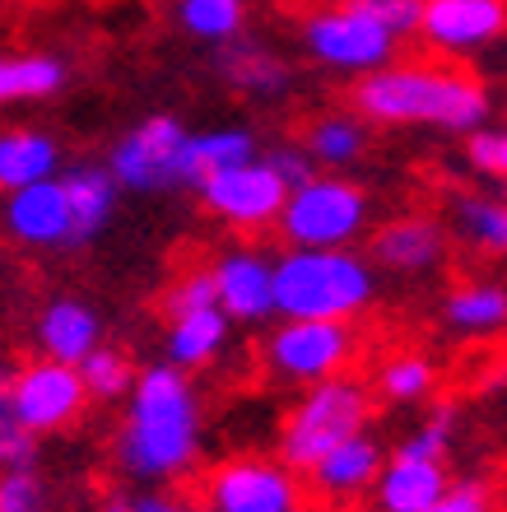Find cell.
<instances>
[{
  "label": "cell",
  "mask_w": 507,
  "mask_h": 512,
  "mask_svg": "<svg viewBox=\"0 0 507 512\" xmlns=\"http://www.w3.org/2000/svg\"><path fill=\"white\" fill-rule=\"evenodd\" d=\"M121 405L126 415L112 457L126 480H135L140 489H168L201 466L205 405L191 373L173 368L168 359L140 368L131 396Z\"/></svg>",
  "instance_id": "cell-1"
},
{
  "label": "cell",
  "mask_w": 507,
  "mask_h": 512,
  "mask_svg": "<svg viewBox=\"0 0 507 512\" xmlns=\"http://www.w3.org/2000/svg\"><path fill=\"white\" fill-rule=\"evenodd\" d=\"M489 89L456 66L391 61L354 80V112L377 126H424V131L470 135L489 122Z\"/></svg>",
  "instance_id": "cell-2"
},
{
  "label": "cell",
  "mask_w": 507,
  "mask_h": 512,
  "mask_svg": "<svg viewBox=\"0 0 507 512\" xmlns=\"http://www.w3.org/2000/svg\"><path fill=\"white\" fill-rule=\"evenodd\" d=\"M377 303V266L354 247H284L275 256V317L354 322Z\"/></svg>",
  "instance_id": "cell-3"
},
{
  "label": "cell",
  "mask_w": 507,
  "mask_h": 512,
  "mask_svg": "<svg viewBox=\"0 0 507 512\" xmlns=\"http://www.w3.org/2000/svg\"><path fill=\"white\" fill-rule=\"evenodd\" d=\"M373 429V387L359 382L354 373L312 382L294 396V405L280 419V438H275V457L307 475L331 447H340L354 433Z\"/></svg>",
  "instance_id": "cell-4"
},
{
  "label": "cell",
  "mask_w": 507,
  "mask_h": 512,
  "mask_svg": "<svg viewBox=\"0 0 507 512\" xmlns=\"http://www.w3.org/2000/svg\"><path fill=\"white\" fill-rule=\"evenodd\" d=\"M298 42H303V52L312 56L321 70L349 75V80H363V75L391 66V61H396V47H401V38L368 10L363 0H326V5H312V10L303 14V24H298Z\"/></svg>",
  "instance_id": "cell-5"
},
{
  "label": "cell",
  "mask_w": 507,
  "mask_h": 512,
  "mask_svg": "<svg viewBox=\"0 0 507 512\" xmlns=\"http://www.w3.org/2000/svg\"><path fill=\"white\" fill-rule=\"evenodd\" d=\"M107 173L131 196H168L201 182L191 159V131L173 112H154L131 131H121L107 149Z\"/></svg>",
  "instance_id": "cell-6"
},
{
  "label": "cell",
  "mask_w": 507,
  "mask_h": 512,
  "mask_svg": "<svg viewBox=\"0 0 507 512\" xmlns=\"http://www.w3.org/2000/svg\"><path fill=\"white\" fill-rule=\"evenodd\" d=\"M373 224V196L345 173H317L289 191L275 233L284 247H354Z\"/></svg>",
  "instance_id": "cell-7"
},
{
  "label": "cell",
  "mask_w": 507,
  "mask_h": 512,
  "mask_svg": "<svg viewBox=\"0 0 507 512\" xmlns=\"http://www.w3.org/2000/svg\"><path fill=\"white\" fill-rule=\"evenodd\" d=\"M201 512H307V480L275 452H233L214 461L196 489Z\"/></svg>",
  "instance_id": "cell-8"
},
{
  "label": "cell",
  "mask_w": 507,
  "mask_h": 512,
  "mask_svg": "<svg viewBox=\"0 0 507 512\" xmlns=\"http://www.w3.org/2000/svg\"><path fill=\"white\" fill-rule=\"evenodd\" d=\"M359 326L354 322H284L261 340V368L280 387H312V382L340 378L359 364Z\"/></svg>",
  "instance_id": "cell-9"
},
{
  "label": "cell",
  "mask_w": 507,
  "mask_h": 512,
  "mask_svg": "<svg viewBox=\"0 0 507 512\" xmlns=\"http://www.w3.org/2000/svg\"><path fill=\"white\" fill-rule=\"evenodd\" d=\"M196 196H201L210 219H219L224 229L256 243L261 233L280 224L284 201H289V182L266 159H252L238 163V168H224V173H205L196 182Z\"/></svg>",
  "instance_id": "cell-10"
},
{
  "label": "cell",
  "mask_w": 507,
  "mask_h": 512,
  "mask_svg": "<svg viewBox=\"0 0 507 512\" xmlns=\"http://www.w3.org/2000/svg\"><path fill=\"white\" fill-rule=\"evenodd\" d=\"M14 410L24 419V429L33 438H52V433L75 429L89 410V387H84L80 368L75 364H56V359H28L14 368L10 378Z\"/></svg>",
  "instance_id": "cell-11"
},
{
  "label": "cell",
  "mask_w": 507,
  "mask_h": 512,
  "mask_svg": "<svg viewBox=\"0 0 507 512\" xmlns=\"http://www.w3.org/2000/svg\"><path fill=\"white\" fill-rule=\"evenodd\" d=\"M214 294L233 326H256L275 317V256L261 243H233L210 261Z\"/></svg>",
  "instance_id": "cell-12"
},
{
  "label": "cell",
  "mask_w": 507,
  "mask_h": 512,
  "mask_svg": "<svg viewBox=\"0 0 507 512\" xmlns=\"http://www.w3.org/2000/svg\"><path fill=\"white\" fill-rule=\"evenodd\" d=\"M414 38L438 56L484 52L507 38V0H424Z\"/></svg>",
  "instance_id": "cell-13"
},
{
  "label": "cell",
  "mask_w": 507,
  "mask_h": 512,
  "mask_svg": "<svg viewBox=\"0 0 507 512\" xmlns=\"http://www.w3.org/2000/svg\"><path fill=\"white\" fill-rule=\"evenodd\" d=\"M387 457H391L387 443H382L373 429L354 433V438L331 447V452L303 475L307 494H312V503H321V508H349V503H359L373 494Z\"/></svg>",
  "instance_id": "cell-14"
},
{
  "label": "cell",
  "mask_w": 507,
  "mask_h": 512,
  "mask_svg": "<svg viewBox=\"0 0 507 512\" xmlns=\"http://www.w3.org/2000/svg\"><path fill=\"white\" fill-rule=\"evenodd\" d=\"M368 261L401 280H424L447 261V229L428 215H396L368 233Z\"/></svg>",
  "instance_id": "cell-15"
},
{
  "label": "cell",
  "mask_w": 507,
  "mask_h": 512,
  "mask_svg": "<svg viewBox=\"0 0 507 512\" xmlns=\"http://www.w3.org/2000/svg\"><path fill=\"white\" fill-rule=\"evenodd\" d=\"M0 229L5 238L28 252H52V247H70V201L61 177L52 182H33L24 191H10L0 201Z\"/></svg>",
  "instance_id": "cell-16"
},
{
  "label": "cell",
  "mask_w": 507,
  "mask_h": 512,
  "mask_svg": "<svg viewBox=\"0 0 507 512\" xmlns=\"http://www.w3.org/2000/svg\"><path fill=\"white\" fill-rule=\"evenodd\" d=\"M33 340H38L42 359L80 368L103 345V317H98L94 303H84L75 294H61L52 303H42L38 322H33Z\"/></svg>",
  "instance_id": "cell-17"
},
{
  "label": "cell",
  "mask_w": 507,
  "mask_h": 512,
  "mask_svg": "<svg viewBox=\"0 0 507 512\" xmlns=\"http://www.w3.org/2000/svg\"><path fill=\"white\" fill-rule=\"evenodd\" d=\"M214 70L224 80L228 94L247 98V103H275L294 89V70L284 61L275 47L266 42H252V38H238L214 52Z\"/></svg>",
  "instance_id": "cell-18"
},
{
  "label": "cell",
  "mask_w": 507,
  "mask_h": 512,
  "mask_svg": "<svg viewBox=\"0 0 507 512\" xmlns=\"http://www.w3.org/2000/svg\"><path fill=\"white\" fill-rule=\"evenodd\" d=\"M61 187H66L70 201V247L98 243L107 224L117 219V177L107 173V163H70V168H61Z\"/></svg>",
  "instance_id": "cell-19"
},
{
  "label": "cell",
  "mask_w": 507,
  "mask_h": 512,
  "mask_svg": "<svg viewBox=\"0 0 507 512\" xmlns=\"http://www.w3.org/2000/svg\"><path fill=\"white\" fill-rule=\"evenodd\" d=\"M452 485L447 475V461H428V457H405V452H391L382 475L373 485V508L377 512H428L442 499V489Z\"/></svg>",
  "instance_id": "cell-20"
},
{
  "label": "cell",
  "mask_w": 507,
  "mask_h": 512,
  "mask_svg": "<svg viewBox=\"0 0 507 512\" xmlns=\"http://www.w3.org/2000/svg\"><path fill=\"white\" fill-rule=\"evenodd\" d=\"M61 177V145L42 126H0V196Z\"/></svg>",
  "instance_id": "cell-21"
},
{
  "label": "cell",
  "mask_w": 507,
  "mask_h": 512,
  "mask_svg": "<svg viewBox=\"0 0 507 512\" xmlns=\"http://www.w3.org/2000/svg\"><path fill=\"white\" fill-rule=\"evenodd\" d=\"M228 340H233L228 312L205 308V312H187V317H173V322H168L163 354H168V364L182 368V373H201V368H214L224 359Z\"/></svg>",
  "instance_id": "cell-22"
},
{
  "label": "cell",
  "mask_w": 507,
  "mask_h": 512,
  "mask_svg": "<svg viewBox=\"0 0 507 512\" xmlns=\"http://www.w3.org/2000/svg\"><path fill=\"white\" fill-rule=\"evenodd\" d=\"M442 322L456 336L484 340L507 331V284L503 280H461L442 298Z\"/></svg>",
  "instance_id": "cell-23"
},
{
  "label": "cell",
  "mask_w": 507,
  "mask_h": 512,
  "mask_svg": "<svg viewBox=\"0 0 507 512\" xmlns=\"http://www.w3.org/2000/svg\"><path fill=\"white\" fill-rule=\"evenodd\" d=\"M70 70L56 52H0V108L5 103H47L66 89Z\"/></svg>",
  "instance_id": "cell-24"
},
{
  "label": "cell",
  "mask_w": 507,
  "mask_h": 512,
  "mask_svg": "<svg viewBox=\"0 0 507 512\" xmlns=\"http://www.w3.org/2000/svg\"><path fill=\"white\" fill-rule=\"evenodd\" d=\"M303 149L312 154L321 173H345L368 149V126L359 112H321L303 131Z\"/></svg>",
  "instance_id": "cell-25"
},
{
  "label": "cell",
  "mask_w": 507,
  "mask_h": 512,
  "mask_svg": "<svg viewBox=\"0 0 507 512\" xmlns=\"http://www.w3.org/2000/svg\"><path fill=\"white\" fill-rule=\"evenodd\" d=\"M452 229L470 252L507 261V201L503 196H484V191L452 196Z\"/></svg>",
  "instance_id": "cell-26"
},
{
  "label": "cell",
  "mask_w": 507,
  "mask_h": 512,
  "mask_svg": "<svg viewBox=\"0 0 507 512\" xmlns=\"http://www.w3.org/2000/svg\"><path fill=\"white\" fill-rule=\"evenodd\" d=\"M177 28L201 47H228L247 28V0H177L173 5Z\"/></svg>",
  "instance_id": "cell-27"
},
{
  "label": "cell",
  "mask_w": 507,
  "mask_h": 512,
  "mask_svg": "<svg viewBox=\"0 0 507 512\" xmlns=\"http://www.w3.org/2000/svg\"><path fill=\"white\" fill-rule=\"evenodd\" d=\"M438 387V364L424 350H396L377 364L373 396H382L387 405H419L433 396Z\"/></svg>",
  "instance_id": "cell-28"
},
{
  "label": "cell",
  "mask_w": 507,
  "mask_h": 512,
  "mask_svg": "<svg viewBox=\"0 0 507 512\" xmlns=\"http://www.w3.org/2000/svg\"><path fill=\"white\" fill-rule=\"evenodd\" d=\"M191 159H196V173H224V168H238V163L261 159V135L242 122H224L210 126V131H191Z\"/></svg>",
  "instance_id": "cell-29"
},
{
  "label": "cell",
  "mask_w": 507,
  "mask_h": 512,
  "mask_svg": "<svg viewBox=\"0 0 507 512\" xmlns=\"http://www.w3.org/2000/svg\"><path fill=\"white\" fill-rule=\"evenodd\" d=\"M80 378H84V387H89V401L121 405L131 396L135 378H140V364H135L121 345H107L103 340V345L80 364Z\"/></svg>",
  "instance_id": "cell-30"
},
{
  "label": "cell",
  "mask_w": 507,
  "mask_h": 512,
  "mask_svg": "<svg viewBox=\"0 0 507 512\" xmlns=\"http://www.w3.org/2000/svg\"><path fill=\"white\" fill-rule=\"evenodd\" d=\"M456 429H461V410H456L452 401H438L410 433H405L401 443H396V452H405V457L447 461V452H452V443H456Z\"/></svg>",
  "instance_id": "cell-31"
},
{
  "label": "cell",
  "mask_w": 507,
  "mask_h": 512,
  "mask_svg": "<svg viewBox=\"0 0 507 512\" xmlns=\"http://www.w3.org/2000/svg\"><path fill=\"white\" fill-rule=\"evenodd\" d=\"M10 378H14V368L0 364V471H10V466H33V457H38V438L24 429V419L14 410Z\"/></svg>",
  "instance_id": "cell-32"
},
{
  "label": "cell",
  "mask_w": 507,
  "mask_h": 512,
  "mask_svg": "<svg viewBox=\"0 0 507 512\" xmlns=\"http://www.w3.org/2000/svg\"><path fill=\"white\" fill-rule=\"evenodd\" d=\"M205 308H219V294H214V275L210 266H187L182 275L168 280L163 289V317H187V312H205Z\"/></svg>",
  "instance_id": "cell-33"
},
{
  "label": "cell",
  "mask_w": 507,
  "mask_h": 512,
  "mask_svg": "<svg viewBox=\"0 0 507 512\" xmlns=\"http://www.w3.org/2000/svg\"><path fill=\"white\" fill-rule=\"evenodd\" d=\"M0 512H56L52 485L42 480L38 466H10V471H0Z\"/></svg>",
  "instance_id": "cell-34"
},
{
  "label": "cell",
  "mask_w": 507,
  "mask_h": 512,
  "mask_svg": "<svg viewBox=\"0 0 507 512\" xmlns=\"http://www.w3.org/2000/svg\"><path fill=\"white\" fill-rule=\"evenodd\" d=\"M466 163L480 177H498L507 182V126H475L466 135Z\"/></svg>",
  "instance_id": "cell-35"
},
{
  "label": "cell",
  "mask_w": 507,
  "mask_h": 512,
  "mask_svg": "<svg viewBox=\"0 0 507 512\" xmlns=\"http://www.w3.org/2000/svg\"><path fill=\"white\" fill-rule=\"evenodd\" d=\"M428 512H498L494 485L484 475H466V480H452L442 489V499L433 503Z\"/></svg>",
  "instance_id": "cell-36"
},
{
  "label": "cell",
  "mask_w": 507,
  "mask_h": 512,
  "mask_svg": "<svg viewBox=\"0 0 507 512\" xmlns=\"http://www.w3.org/2000/svg\"><path fill=\"white\" fill-rule=\"evenodd\" d=\"M261 159H266L270 168H275V173H280L284 182H289V191L303 187L307 177H317V173H321L317 163H312V154L303 149V140H284V145H275V149H261Z\"/></svg>",
  "instance_id": "cell-37"
},
{
  "label": "cell",
  "mask_w": 507,
  "mask_h": 512,
  "mask_svg": "<svg viewBox=\"0 0 507 512\" xmlns=\"http://www.w3.org/2000/svg\"><path fill=\"white\" fill-rule=\"evenodd\" d=\"M368 10L382 19V24L396 33V38H414L419 33V14H424V0H363Z\"/></svg>",
  "instance_id": "cell-38"
},
{
  "label": "cell",
  "mask_w": 507,
  "mask_h": 512,
  "mask_svg": "<svg viewBox=\"0 0 507 512\" xmlns=\"http://www.w3.org/2000/svg\"><path fill=\"white\" fill-rule=\"evenodd\" d=\"M135 512H201V503L177 494V489H140L135 494Z\"/></svg>",
  "instance_id": "cell-39"
},
{
  "label": "cell",
  "mask_w": 507,
  "mask_h": 512,
  "mask_svg": "<svg viewBox=\"0 0 507 512\" xmlns=\"http://www.w3.org/2000/svg\"><path fill=\"white\" fill-rule=\"evenodd\" d=\"M98 512H135V494H121V489H112V494H103Z\"/></svg>",
  "instance_id": "cell-40"
},
{
  "label": "cell",
  "mask_w": 507,
  "mask_h": 512,
  "mask_svg": "<svg viewBox=\"0 0 507 512\" xmlns=\"http://www.w3.org/2000/svg\"><path fill=\"white\" fill-rule=\"evenodd\" d=\"M331 512H377V508H363V503H349V508H331Z\"/></svg>",
  "instance_id": "cell-41"
},
{
  "label": "cell",
  "mask_w": 507,
  "mask_h": 512,
  "mask_svg": "<svg viewBox=\"0 0 507 512\" xmlns=\"http://www.w3.org/2000/svg\"><path fill=\"white\" fill-rule=\"evenodd\" d=\"M317 5H326V0H317Z\"/></svg>",
  "instance_id": "cell-42"
}]
</instances>
